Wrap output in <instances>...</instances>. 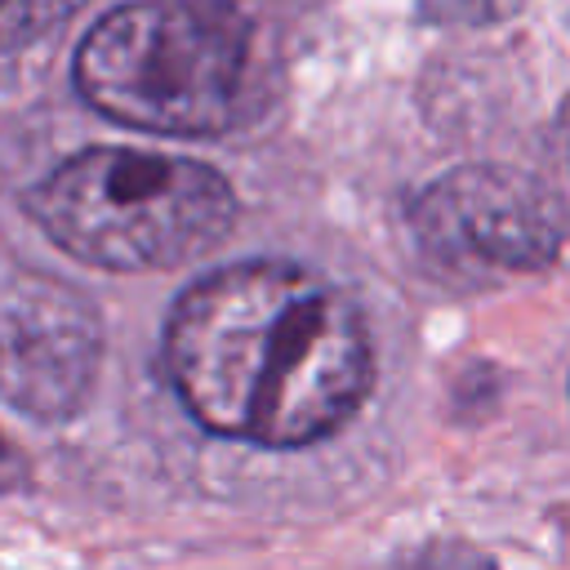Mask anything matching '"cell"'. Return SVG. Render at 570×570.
Here are the masks:
<instances>
[{
    "instance_id": "cell-5",
    "label": "cell",
    "mask_w": 570,
    "mask_h": 570,
    "mask_svg": "<svg viewBox=\"0 0 570 570\" xmlns=\"http://www.w3.org/2000/svg\"><path fill=\"white\" fill-rule=\"evenodd\" d=\"M102 334L94 307L31 267H0V392L36 419L85 405Z\"/></svg>"
},
{
    "instance_id": "cell-3",
    "label": "cell",
    "mask_w": 570,
    "mask_h": 570,
    "mask_svg": "<svg viewBox=\"0 0 570 570\" xmlns=\"http://www.w3.org/2000/svg\"><path fill=\"white\" fill-rule=\"evenodd\" d=\"M27 209L53 245L107 272L191 263L236 223V196L218 169L134 147L76 151L27 191Z\"/></svg>"
},
{
    "instance_id": "cell-1",
    "label": "cell",
    "mask_w": 570,
    "mask_h": 570,
    "mask_svg": "<svg viewBox=\"0 0 570 570\" xmlns=\"http://www.w3.org/2000/svg\"><path fill=\"white\" fill-rule=\"evenodd\" d=\"M165 370L200 428L298 450L361 410L374 347L356 303L334 281L298 263L254 258L200 276L174 303Z\"/></svg>"
},
{
    "instance_id": "cell-6",
    "label": "cell",
    "mask_w": 570,
    "mask_h": 570,
    "mask_svg": "<svg viewBox=\"0 0 570 570\" xmlns=\"http://www.w3.org/2000/svg\"><path fill=\"white\" fill-rule=\"evenodd\" d=\"M85 0H0V49H22L58 31Z\"/></svg>"
},
{
    "instance_id": "cell-2",
    "label": "cell",
    "mask_w": 570,
    "mask_h": 570,
    "mask_svg": "<svg viewBox=\"0 0 570 570\" xmlns=\"http://www.w3.org/2000/svg\"><path fill=\"white\" fill-rule=\"evenodd\" d=\"M249 18L232 0H134L76 49V89L107 120L147 134H223L240 111Z\"/></svg>"
},
{
    "instance_id": "cell-4",
    "label": "cell",
    "mask_w": 570,
    "mask_h": 570,
    "mask_svg": "<svg viewBox=\"0 0 570 570\" xmlns=\"http://www.w3.org/2000/svg\"><path fill=\"white\" fill-rule=\"evenodd\" d=\"M414 232L459 267L539 272L557 258L566 218L539 178L512 165H463L414 200Z\"/></svg>"
},
{
    "instance_id": "cell-7",
    "label": "cell",
    "mask_w": 570,
    "mask_h": 570,
    "mask_svg": "<svg viewBox=\"0 0 570 570\" xmlns=\"http://www.w3.org/2000/svg\"><path fill=\"white\" fill-rule=\"evenodd\" d=\"M9 463H13V454H9V445L0 441V468H9Z\"/></svg>"
}]
</instances>
